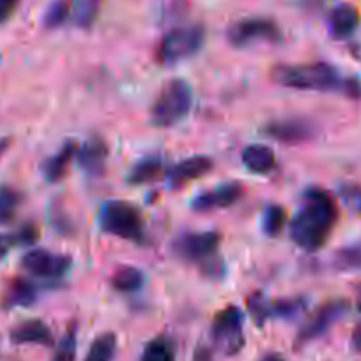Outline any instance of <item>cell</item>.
<instances>
[{
    "instance_id": "e0dca14e",
    "label": "cell",
    "mask_w": 361,
    "mask_h": 361,
    "mask_svg": "<svg viewBox=\"0 0 361 361\" xmlns=\"http://www.w3.org/2000/svg\"><path fill=\"white\" fill-rule=\"evenodd\" d=\"M357 25H360V13H357L354 6L340 4L329 13V34L335 39H347V37H350L356 32Z\"/></svg>"
},
{
    "instance_id": "ffe728a7",
    "label": "cell",
    "mask_w": 361,
    "mask_h": 361,
    "mask_svg": "<svg viewBox=\"0 0 361 361\" xmlns=\"http://www.w3.org/2000/svg\"><path fill=\"white\" fill-rule=\"evenodd\" d=\"M39 290L29 279H15L9 283L4 296V305L8 308H27L37 301Z\"/></svg>"
},
{
    "instance_id": "e575fe53",
    "label": "cell",
    "mask_w": 361,
    "mask_h": 361,
    "mask_svg": "<svg viewBox=\"0 0 361 361\" xmlns=\"http://www.w3.org/2000/svg\"><path fill=\"white\" fill-rule=\"evenodd\" d=\"M350 345L356 353H361V322L354 328L353 336H350Z\"/></svg>"
},
{
    "instance_id": "3957f363",
    "label": "cell",
    "mask_w": 361,
    "mask_h": 361,
    "mask_svg": "<svg viewBox=\"0 0 361 361\" xmlns=\"http://www.w3.org/2000/svg\"><path fill=\"white\" fill-rule=\"evenodd\" d=\"M172 248L185 262L200 264L209 279H220L224 275V262L216 257L220 248L218 232H185L177 235Z\"/></svg>"
},
{
    "instance_id": "52a82bcc",
    "label": "cell",
    "mask_w": 361,
    "mask_h": 361,
    "mask_svg": "<svg viewBox=\"0 0 361 361\" xmlns=\"http://www.w3.org/2000/svg\"><path fill=\"white\" fill-rule=\"evenodd\" d=\"M214 347L225 356H235L245 347V314L235 305L218 312L211 326Z\"/></svg>"
},
{
    "instance_id": "f546056e",
    "label": "cell",
    "mask_w": 361,
    "mask_h": 361,
    "mask_svg": "<svg viewBox=\"0 0 361 361\" xmlns=\"http://www.w3.org/2000/svg\"><path fill=\"white\" fill-rule=\"evenodd\" d=\"M75 360H76V326L73 324L71 328L64 333L61 342L57 343L55 356L51 361H75Z\"/></svg>"
},
{
    "instance_id": "8d00e7d4",
    "label": "cell",
    "mask_w": 361,
    "mask_h": 361,
    "mask_svg": "<svg viewBox=\"0 0 361 361\" xmlns=\"http://www.w3.org/2000/svg\"><path fill=\"white\" fill-rule=\"evenodd\" d=\"M260 361H286V360H283L282 354H279V353H269V354H266V356H264Z\"/></svg>"
},
{
    "instance_id": "ac0fdd59",
    "label": "cell",
    "mask_w": 361,
    "mask_h": 361,
    "mask_svg": "<svg viewBox=\"0 0 361 361\" xmlns=\"http://www.w3.org/2000/svg\"><path fill=\"white\" fill-rule=\"evenodd\" d=\"M163 172H165V159L161 154L144 156L131 166L130 173H128V183L133 186L149 185V183L159 179Z\"/></svg>"
},
{
    "instance_id": "9a60e30c",
    "label": "cell",
    "mask_w": 361,
    "mask_h": 361,
    "mask_svg": "<svg viewBox=\"0 0 361 361\" xmlns=\"http://www.w3.org/2000/svg\"><path fill=\"white\" fill-rule=\"evenodd\" d=\"M9 340L16 345H54V333L41 319H29L20 322L9 331Z\"/></svg>"
},
{
    "instance_id": "d590c367",
    "label": "cell",
    "mask_w": 361,
    "mask_h": 361,
    "mask_svg": "<svg viewBox=\"0 0 361 361\" xmlns=\"http://www.w3.org/2000/svg\"><path fill=\"white\" fill-rule=\"evenodd\" d=\"M11 147V138L9 137H0V158L8 152V149Z\"/></svg>"
},
{
    "instance_id": "5b68a950",
    "label": "cell",
    "mask_w": 361,
    "mask_h": 361,
    "mask_svg": "<svg viewBox=\"0 0 361 361\" xmlns=\"http://www.w3.org/2000/svg\"><path fill=\"white\" fill-rule=\"evenodd\" d=\"M99 227L110 235L142 245L145 241V225L137 206L126 200H106L99 207Z\"/></svg>"
},
{
    "instance_id": "603a6c76",
    "label": "cell",
    "mask_w": 361,
    "mask_h": 361,
    "mask_svg": "<svg viewBox=\"0 0 361 361\" xmlns=\"http://www.w3.org/2000/svg\"><path fill=\"white\" fill-rule=\"evenodd\" d=\"M333 267L343 273H356L361 271V241L350 243L336 250L333 255Z\"/></svg>"
},
{
    "instance_id": "44dd1931",
    "label": "cell",
    "mask_w": 361,
    "mask_h": 361,
    "mask_svg": "<svg viewBox=\"0 0 361 361\" xmlns=\"http://www.w3.org/2000/svg\"><path fill=\"white\" fill-rule=\"evenodd\" d=\"M145 282V276L140 269L133 266H123L116 271L110 279V286L114 290L121 294H130L137 293L138 289H142Z\"/></svg>"
},
{
    "instance_id": "484cf974",
    "label": "cell",
    "mask_w": 361,
    "mask_h": 361,
    "mask_svg": "<svg viewBox=\"0 0 361 361\" xmlns=\"http://www.w3.org/2000/svg\"><path fill=\"white\" fill-rule=\"evenodd\" d=\"M140 361H176V347L169 336H156L145 343Z\"/></svg>"
},
{
    "instance_id": "4fadbf2b",
    "label": "cell",
    "mask_w": 361,
    "mask_h": 361,
    "mask_svg": "<svg viewBox=\"0 0 361 361\" xmlns=\"http://www.w3.org/2000/svg\"><path fill=\"white\" fill-rule=\"evenodd\" d=\"M213 159L209 156H190V158L180 159L179 163L170 166L166 170V185L172 190H179L186 186L192 180L204 177L213 170Z\"/></svg>"
},
{
    "instance_id": "d6a6232c",
    "label": "cell",
    "mask_w": 361,
    "mask_h": 361,
    "mask_svg": "<svg viewBox=\"0 0 361 361\" xmlns=\"http://www.w3.org/2000/svg\"><path fill=\"white\" fill-rule=\"evenodd\" d=\"M50 221H51V227H54L57 232H61V234H69V232H71L73 227L71 224H69L68 216L61 214V209H59V207H55V211H51Z\"/></svg>"
},
{
    "instance_id": "2e32d148",
    "label": "cell",
    "mask_w": 361,
    "mask_h": 361,
    "mask_svg": "<svg viewBox=\"0 0 361 361\" xmlns=\"http://www.w3.org/2000/svg\"><path fill=\"white\" fill-rule=\"evenodd\" d=\"M76 151H78V144L75 140H66L55 154L44 159V163L41 165V172H43L47 183H50V185L59 183L68 173V169L73 159H75Z\"/></svg>"
},
{
    "instance_id": "d4e9b609",
    "label": "cell",
    "mask_w": 361,
    "mask_h": 361,
    "mask_svg": "<svg viewBox=\"0 0 361 361\" xmlns=\"http://www.w3.org/2000/svg\"><path fill=\"white\" fill-rule=\"evenodd\" d=\"M102 9V0H76L71 11V20L78 29L89 30L94 25Z\"/></svg>"
},
{
    "instance_id": "ba28073f",
    "label": "cell",
    "mask_w": 361,
    "mask_h": 361,
    "mask_svg": "<svg viewBox=\"0 0 361 361\" xmlns=\"http://www.w3.org/2000/svg\"><path fill=\"white\" fill-rule=\"evenodd\" d=\"M227 39L234 48H248L252 44H276L282 41V30L269 18H243L227 29Z\"/></svg>"
},
{
    "instance_id": "8992f818",
    "label": "cell",
    "mask_w": 361,
    "mask_h": 361,
    "mask_svg": "<svg viewBox=\"0 0 361 361\" xmlns=\"http://www.w3.org/2000/svg\"><path fill=\"white\" fill-rule=\"evenodd\" d=\"M206 43V29L202 25L177 27L163 36L156 59L163 66H173L199 54Z\"/></svg>"
},
{
    "instance_id": "9c48e42d",
    "label": "cell",
    "mask_w": 361,
    "mask_h": 361,
    "mask_svg": "<svg viewBox=\"0 0 361 361\" xmlns=\"http://www.w3.org/2000/svg\"><path fill=\"white\" fill-rule=\"evenodd\" d=\"M349 307L350 305L347 300H333L322 305V307L312 315L310 321L300 329L296 340H294V347H296V349H301V347L308 345V343H312L314 340L326 335L340 319L345 317V314L349 312Z\"/></svg>"
},
{
    "instance_id": "83f0119b",
    "label": "cell",
    "mask_w": 361,
    "mask_h": 361,
    "mask_svg": "<svg viewBox=\"0 0 361 361\" xmlns=\"http://www.w3.org/2000/svg\"><path fill=\"white\" fill-rule=\"evenodd\" d=\"M260 224H262V232L267 238H276V235L282 234L283 227L287 224L286 209L279 204H269V206L264 207Z\"/></svg>"
},
{
    "instance_id": "30bf717a",
    "label": "cell",
    "mask_w": 361,
    "mask_h": 361,
    "mask_svg": "<svg viewBox=\"0 0 361 361\" xmlns=\"http://www.w3.org/2000/svg\"><path fill=\"white\" fill-rule=\"evenodd\" d=\"M71 257L50 250L36 248L22 257V267L36 279L59 280L71 269Z\"/></svg>"
},
{
    "instance_id": "5bb4252c",
    "label": "cell",
    "mask_w": 361,
    "mask_h": 361,
    "mask_svg": "<svg viewBox=\"0 0 361 361\" xmlns=\"http://www.w3.org/2000/svg\"><path fill=\"white\" fill-rule=\"evenodd\" d=\"M76 159L89 177H99L106 169L109 161V145L102 137H92L83 142L76 151Z\"/></svg>"
},
{
    "instance_id": "4316f807",
    "label": "cell",
    "mask_w": 361,
    "mask_h": 361,
    "mask_svg": "<svg viewBox=\"0 0 361 361\" xmlns=\"http://www.w3.org/2000/svg\"><path fill=\"white\" fill-rule=\"evenodd\" d=\"M23 195L11 186H0V225H9L16 218Z\"/></svg>"
},
{
    "instance_id": "ab89813d",
    "label": "cell",
    "mask_w": 361,
    "mask_h": 361,
    "mask_svg": "<svg viewBox=\"0 0 361 361\" xmlns=\"http://www.w3.org/2000/svg\"><path fill=\"white\" fill-rule=\"evenodd\" d=\"M357 206H360V211H361V197H360V202H357Z\"/></svg>"
},
{
    "instance_id": "1f68e13d",
    "label": "cell",
    "mask_w": 361,
    "mask_h": 361,
    "mask_svg": "<svg viewBox=\"0 0 361 361\" xmlns=\"http://www.w3.org/2000/svg\"><path fill=\"white\" fill-rule=\"evenodd\" d=\"M23 245V239L20 231L9 232V234H0V260L4 259L9 252H11L13 246Z\"/></svg>"
},
{
    "instance_id": "4dcf8cb0",
    "label": "cell",
    "mask_w": 361,
    "mask_h": 361,
    "mask_svg": "<svg viewBox=\"0 0 361 361\" xmlns=\"http://www.w3.org/2000/svg\"><path fill=\"white\" fill-rule=\"evenodd\" d=\"M269 303L271 301H267L266 296H264L262 293H255L250 296L248 310H250V314H252V319L255 321L257 326H262L267 319H271Z\"/></svg>"
},
{
    "instance_id": "8fae6325",
    "label": "cell",
    "mask_w": 361,
    "mask_h": 361,
    "mask_svg": "<svg viewBox=\"0 0 361 361\" xmlns=\"http://www.w3.org/2000/svg\"><path fill=\"white\" fill-rule=\"evenodd\" d=\"M243 193H245V190L235 180L224 183V185H218L214 188L206 190V192H200L192 200V209L195 213H211V211L225 209V207L234 206L241 199Z\"/></svg>"
},
{
    "instance_id": "277c9868",
    "label": "cell",
    "mask_w": 361,
    "mask_h": 361,
    "mask_svg": "<svg viewBox=\"0 0 361 361\" xmlns=\"http://www.w3.org/2000/svg\"><path fill=\"white\" fill-rule=\"evenodd\" d=\"M193 105V90L183 78H173L163 85L151 109V123L156 128H172L186 119Z\"/></svg>"
},
{
    "instance_id": "7a4b0ae2",
    "label": "cell",
    "mask_w": 361,
    "mask_h": 361,
    "mask_svg": "<svg viewBox=\"0 0 361 361\" xmlns=\"http://www.w3.org/2000/svg\"><path fill=\"white\" fill-rule=\"evenodd\" d=\"M271 78L287 89L340 92L345 98L361 99V80L356 76H343L328 62L279 64L271 71Z\"/></svg>"
},
{
    "instance_id": "f35d334b",
    "label": "cell",
    "mask_w": 361,
    "mask_h": 361,
    "mask_svg": "<svg viewBox=\"0 0 361 361\" xmlns=\"http://www.w3.org/2000/svg\"><path fill=\"white\" fill-rule=\"evenodd\" d=\"M197 361H209V360H207L206 354H199V356H197Z\"/></svg>"
},
{
    "instance_id": "d6986e66",
    "label": "cell",
    "mask_w": 361,
    "mask_h": 361,
    "mask_svg": "<svg viewBox=\"0 0 361 361\" xmlns=\"http://www.w3.org/2000/svg\"><path fill=\"white\" fill-rule=\"evenodd\" d=\"M241 161L252 173H267L275 169L276 156L267 145L252 144L243 149Z\"/></svg>"
},
{
    "instance_id": "74e56055",
    "label": "cell",
    "mask_w": 361,
    "mask_h": 361,
    "mask_svg": "<svg viewBox=\"0 0 361 361\" xmlns=\"http://www.w3.org/2000/svg\"><path fill=\"white\" fill-rule=\"evenodd\" d=\"M356 305H357V310L361 312V286L357 287V300H356Z\"/></svg>"
},
{
    "instance_id": "cb8c5ba5",
    "label": "cell",
    "mask_w": 361,
    "mask_h": 361,
    "mask_svg": "<svg viewBox=\"0 0 361 361\" xmlns=\"http://www.w3.org/2000/svg\"><path fill=\"white\" fill-rule=\"evenodd\" d=\"M307 298H283V300L271 301L269 303V315L271 319H296L307 310Z\"/></svg>"
},
{
    "instance_id": "836d02e7",
    "label": "cell",
    "mask_w": 361,
    "mask_h": 361,
    "mask_svg": "<svg viewBox=\"0 0 361 361\" xmlns=\"http://www.w3.org/2000/svg\"><path fill=\"white\" fill-rule=\"evenodd\" d=\"M22 0H0V25L8 22L18 9Z\"/></svg>"
},
{
    "instance_id": "7c38bea8",
    "label": "cell",
    "mask_w": 361,
    "mask_h": 361,
    "mask_svg": "<svg viewBox=\"0 0 361 361\" xmlns=\"http://www.w3.org/2000/svg\"><path fill=\"white\" fill-rule=\"evenodd\" d=\"M264 133L269 138L282 144H303L314 138L315 128L314 124L308 123L307 119L300 117H289V119H279L266 124Z\"/></svg>"
},
{
    "instance_id": "6da1fadb",
    "label": "cell",
    "mask_w": 361,
    "mask_h": 361,
    "mask_svg": "<svg viewBox=\"0 0 361 361\" xmlns=\"http://www.w3.org/2000/svg\"><path fill=\"white\" fill-rule=\"evenodd\" d=\"M338 220V206L326 190L312 186L303 193L301 209L290 221V239L300 248L315 252L328 241Z\"/></svg>"
},
{
    "instance_id": "f1b7e54d",
    "label": "cell",
    "mask_w": 361,
    "mask_h": 361,
    "mask_svg": "<svg viewBox=\"0 0 361 361\" xmlns=\"http://www.w3.org/2000/svg\"><path fill=\"white\" fill-rule=\"evenodd\" d=\"M73 6L69 0H54L48 9L44 11L43 16V25L44 29L54 30L59 29V27L64 25L69 18H71Z\"/></svg>"
},
{
    "instance_id": "7402d4cb",
    "label": "cell",
    "mask_w": 361,
    "mask_h": 361,
    "mask_svg": "<svg viewBox=\"0 0 361 361\" xmlns=\"http://www.w3.org/2000/svg\"><path fill=\"white\" fill-rule=\"evenodd\" d=\"M117 350V336L116 333L106 331L96 336L90 343L83 361H112Z\"/></svg>"
}]
</instances>
